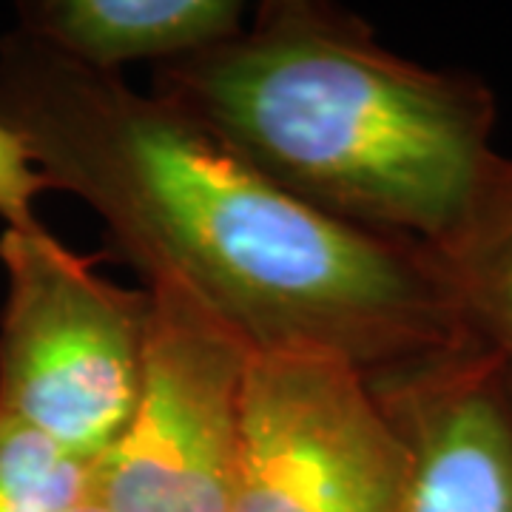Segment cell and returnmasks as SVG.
Segmentation results:
<instances>
[{"instance_id": "2", "label": "cell", "mask_w": 512, "mask_h": 512, "mask_svg": "<svg viewBox=\"0 0 512 512\" xmlns=\"http://www.w3.org/2000/svg\"><path fill=\"white\" fill-rule=\"evenodd\" d=\"M154 97L330 220L439 245L501 160L495 97L387 52L328 3H265L237 35L154 66Z\"/></svg>"}, {"instance_id": "10", "label": "cell", "mask_w": 512, "mask_h": 512, "mask_svg": "<svg viewBox=\"0 0 512 512\" xmlns=\"http://www.w3.org/2000/svg\"><path fill=\"white\" fill-rule=\"evenodd\" d=\"M49 188L52 185L29 160L15 131L0 123V217L6 228L40 231L43 225L37 220L35 202Z\"/></svg>"}, {"instance_id": "9", "label": "cell", "mask_w": 512, "mask_h": 512, "mask_svg": "<svg viewBox=\"0 0 512 512\" xmlns=\"http://www.w3.org/2000/svg\"><path fill=\"white\" fill-rule=\"evenodd\" d=\"M92 501V461L0 416V512H74Z\"/></svg>"}, {"instance_id": "11", "label": "cell", "mask_w": 512, "mask_h": 512, "mask_svg": "<svg viewBox=\"0 0 512 512\" xmlns=\"http://www.w3.org/2000/svg\"><path fill=\"white\" fill-rule=\"evenodd\" d=\"M74 512H109L106 507H100L97 501H92V504H86V507H80V510H74Z\"/></svg>"}, {"instance_id": "4", "label": "cell", "mask_w": 512, "mask_h": 512, "mask_svg": "<svg viewBox=\"0 0 512 512\" xmlns=\"http://www.w3.org/2000/svg\"><path fill=\"white\" fill-rule=\"evenodd\" d=\"M140 399L94 464L109 512H231L239 410L254 350L177 285H148Z\"/></svg>"}, {"instance_id": "8", "label": "cell", "mask_w": 512, "mask_h": 512, "mask_svg": "<svg viewBox=\"0 0 512 512\" xmlns=\"http://www.w3.org/2000/svg\"><path fill=\"white\" fill-rule=\"evenodd\" d=\"M427 251L461 328L512 373V160H498L467 217Z\"/></svg>"}, {"instance_id": "7", "label": "cell", "mask_w": 512, "mask_h": 512, "mask_svg": "<svg viewBox=\"0 0 512 512\" xmlns=\"http://www.w3.org/2000/svg\"><path fill=\"white\" fill-rule=\"evenodd\" d=\"M18 9L20 32L106 74L197 55L237 35L245 15L237 0H32Z\"/></svg>"}, {"instance_id": "5", "label": "cell", "mask_w": 512, "mask_h": 512, "mask_svg": "<svg viewBox=\"0 0 512 512\" xmlns=\"http://www.w3.org/2000/svg\"><path fill=\"white\" fill-rule=\"evenodd\" d=\"M407 456L359 367L251 353L231 512H404Z\"/></svg>"}, {"instance_id": "6", "label": "cell", "mask_w": 512, "mask_h": 512, "mask_svg": "<svg viewBox=\"0 0 512 512\" xmlns=\"http://www.w3.org/2000/svg\"><path fill=\"white\" fill-rule=\"evenodd\" d=\"M407 456L404 512H512V373L467 330L367 376Z\"/></svg>"}, {"instance_id": "1", "label": "cell", "mask_w": 512, "mask_h": 512, "mask_svg": "<svg viewBox=\"0 0 512 512\" xmlns=\"http://www.w3.org/2000/svg\"><path fill=\"white\" fill-rule=\"evenodd\" d=\"M0 123L146 285L191 293L254 353L322 350L373 376L464 333L424 245L313 211L171 103L20 29L0 37Z\"/></svg>"}, {"instance_id": "3", "label": "cell", "mask_w": 512, "mask_h": 512, "mask_svg": "<svg viewBox=\"0 0 512 512\" xmlns=\"http://www.w3.org/2000/svg\"><path fill=\"white\" fill-rule=\"evenodd\" d=\"M0 262V416L97 464L140 399L148 293L114 288L46 228H6Z\"/></svg>"}]
</instances>
